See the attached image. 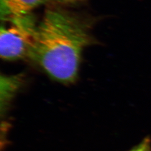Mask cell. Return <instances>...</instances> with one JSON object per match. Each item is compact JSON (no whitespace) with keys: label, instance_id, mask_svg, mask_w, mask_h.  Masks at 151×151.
Masks as SVG:
<instances>
[{"label":"cell","instance_id":"cell-2","mask_svg":"<svg viewBox=\"0 0 151 151\" xmlns=\"http://www.w3.org/2000/svg\"><path fill=\"white\" fill-rule=\"evenodd\" d=\"M1 22V58L9 61L30 58L36 42L38 25L32 13Z\"/></svg>","mask_w":151,"mask_h":151},{"label":"cell","instance_id":"cell-4","mask_svg":"<svg viewBox=\"0 0 151 151\" xmlns=\"http://www.w3.org/2000/svg\"><path fill=\"white\" fill-rule=\"evenodd\" d=\"M24 80L22 74L16 75H1L0 78L1 109H5Z\"/></svg>","mask_w":151,"mask_h":151},{"label":"cell","instance_id":"cell-3","mask_svg":"<svg viewBox=\"0 0 151 151\" xmlns=\"http://www.w3.org/2000/svg\"><path fill=\"white\" fill-rule=\"evenodd\" d=\"M48 0H0L1 21L27 15Z\"/></svg>","mask_w":151,"mask_h":151},{"label":"cell","instance_id":"cell-5","mask_svg":"<svg viewBox=\"0 0 151 151\" xmlns=\"http://www.w3.org/2000/svg\"><path fill=\"white\" fill-rule=\"evenodd\" d=\"M151 140L146 138L138 145L135 146L130 151H151Z\"/></svg>","mask_w":151,"mask_h":151},{"label":"cell","instance_id":"cell-6","mask_svg":"<svg viewBox=\"0 0 151 151\" xmlns=\"http://www.w3.org/2000/svg\"><path fill=\"white\" fill-rule=\"evenodd\" d=\"M81 1V0H48V2L53 3V4L64 5L75 4Z\"/></svg>","mask_w":151,"mask_h":151},{"label":"cell","instance_id":"cell-1","mask_svg":"<svg viewBox=\"0 0 151 151\" xmlns=\"http://www.w3.org/2000/svg\"><path fill=\"white\" fill-rule=\"evenodd\" d=\"M92 40L90 22L58 7H50L38 22L30 58L52 79L70 83L78 76L83 50Z\"/></svg>","mask_w":151,"mask_h":151}]
</instances>
